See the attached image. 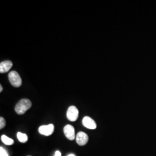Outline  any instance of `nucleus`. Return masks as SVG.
<instances>
[{"instance_id": "20e7f679", "label": "nucleus", "mask_w": 156, "mask_h": 156, "mask_svg": "<svg viewBox=\"0 0 156 156\" xmlns=\"http://www.w3.org/2000/svg\"><path fill=\"white\" fill-rule=\"evenodd\" d=\"M55 126L53 124L41 126L38 128L39 134L45 136H50L53 133Z\"/></svg>"}, {"instance_id": "1a4fd4ad", "label": "nucleus", "mask_w": 156, "mask_h": 156, "mask_svg": "<svg viewBox=\"0 0 156 156\" xmlns=\"http://www.w3.org/2000/svg\"><path fill=\"white\" fill-rule=\"evenodd\" d=\"M17 138L19 142L22 143H26L28 140V136L26 134L20 132H18L17 134Z\"/></svg>"}, {"instance_id": "7ed1b4c3", "label": "nucleus", "mask_w": 156, "mask_h": 156, "mask_svg": "<svg viewBox=\"0 0 156 156\" xmlns=\"http://www.w3.org/2000/svg\"><path fill=\"white\" fill-rule=\"evenodd\" d=\"M79 116V111L75 106H69L67 112V117L71 122H75Z\"/></svg>"}, {"instance_id": "39448f33", "label": "nucleus", "mask_w": 156, "mask_h": 156, "mask_svg": "<svg viewBox=\"0 0 156 156\" xmlns=\"http://www.w3.org/2000/svg\"><path fill=\"white\" fill-rule=\"evenodd\" d=\"M64 133L67 139L70 140H73L75 138V128L70 124H67L64 127Z\"/></svg>"}, {"instance_id": "2eb2a0df", "label": "nucleus", "mask_w": 156, "mask_h": 156, "mask_svg": "<svg viewBox=\"0 0 156 156\" xmlns=\"http://www.w3.org/2000/svg\"><path fill=\"white\" fill-rule=\"evenodd\" d=\"M68 156H75L74 154H69Z\"/></svg>"}, {"instance_id": "6e6552de", "label": "nucleus", "mask_w": 156, "mask_h": 156, "mask_svg": "<svg viewBox=\"0 0 156 156\" xmlns=\"http://www.w3.org/2000/svg\"><path fill=\"white\" fill-rule=\"evenodd\" d=\"M13 66V63L11 61L6 60L0 63V73H3L8 72Z\"/></svg>"}, {"instance_id": "dca6fc26", "label": "nucleus", "mask_w": 156, "mask_h": 156, "mask_svg": "<svg viewBox=\"0 0 156 156\" xmlns=\"http://www.w3.org/2000/svg\"></svg>"}, {"instance_id": "f8f14e48", "label": "nucleus", "mask_w": 156, "mask_h": 156, "mask_svg": "<svg viewBox=\"0 0 156 156\" xmlns=\"http://www.w3.org/2000/svg\"><path fill=\"white\" fill-rule=\"evenodd\" d=\"M0 156H9L7 152L2 147H0Z\"/></svg>"}, {"instance_id": "9d476101", "label": "nucleus", "mask_w": 156, "mask_h": 156, "mask_svg": "<svg viewBox=\"0 0 156 156\" xmlns=\"http://www.w3.org/2000/svg\"><path fill=\"white\" fill-rule=\"evenodd\" d=\"M1 140H2V142L6 145H12L14 144V140L8 137L7 136H6L5 135H2L1 137Z\"/></svg>"}, {"instance_id": "423d86ee", "label": "nucleus", "mask_w": 156, "mask_h": 156, "mask_svg": "<svg viewBox=\"0 0 156 156\" xmlns=\"http://www.w3.org/2000/svg\"><path fill=\"white\" fill-rule=\"evenodd\" d=\"M89 140V136L87 134L84 132H79L76 136V143L79 146H84L87 144Z\"/></svg>"}, {"instance_id": "0eeeda50", "label": "nucleus", "mask_w": 156, "mask_h": 156, "mask_svg": "<svg viewBox=\"0 0 156 156\" xmlns=\"http://www.w3.org/2000/svg\"><path fill=\"white\" fill-rule=\"evenodd\" d=\"M82 124L85 127L89 129H94L97 128V124L94 120L89 116H85L84 117L82 120Z\"/></svg>"}, {"instance_id": "f257e3e1", "label": "nucleus", "mask_w": 156, "mask_h": 156, "mask_svg": "<svg viewBox=\"0 0 156 156\" xmlns=\"http://www.w3.org/2000/svg\"><path fill=\"white\" fill-rule=\"evenodd\" d=\"M32 106V103L28 99L24 98L17 103L15 110L18 115H23Z\"/></svg>"}, {"instance_id": "ddd939ff", "label": "nucleus", "mask_w": 156, "mask_h": 156, "mask_svg": "<svg viewBox=\"0 0 156 156\" xmlns=\"http://www.w3.org/2000/svg\"><path fill=\"white\" fill-rule=\"evenodd\" d=\"M55 156H62V153L60 151H56Z\"/></svg>"}, {"instance_id": "4468645a", "label": "nucleus", "mask_w": 156, "mask_h": 156, "mask_svg": "<svg viewBox=\"0 0 156 156\" xmlns=\"http://www.w3.org/2000/svg\"><path fill=\"white\" fill-rule=\"evenodd\" d=\"M2 90H3L2 86V85H1V84H0V92H1V93L2 91Z\"/></svg>"}, {"instance_id": "f03ea898", "label": "nucleus", "mask_w": 156, "mask_h": 156, "mask_svg": "<svg viewBox=\"0 0 156 156\" xmlns=\"http://www.w3.org/2000/svg\"><path fill=\"white\" fill-rule=\"evenodd\" d=\"M8 79L12 85L15 87H19L22 86V80L16 71H13L8 75Z\"/></svg>"}, {"instance_id": "9b49d317", "label": "nucleus", "mask_w": 156, "mask_h": 156, "mask_svg": "<svg viewBox=\"0 0 156 156\" xmlns=\"http://www.w3.org/2000/svg\"><path fill=\"white\" fill-rule=\"evenodd\" d=\"M6 126V121L4 118L2 117H0V129H2L5 127Z\"/></svg>"}]
</instances>
